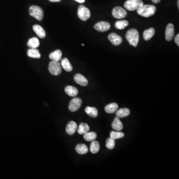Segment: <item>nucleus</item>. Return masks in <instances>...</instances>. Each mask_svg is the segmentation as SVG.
Instances as JSON below:
<instances>
[{
	"instance_id": "nucleus-1",
	"label": "nucleus",
	"mask_w": 179,
	"mask_h": 179,
	"mask_svg": "<svg viewBox=\"0 0 179 179\" xmlns=\"http://www.w3.org/2000/svg\"><path fill=\"white\" fill-rule=\"evenodd\" d=\"M156 8L152 5H145L141 6L137 10L138 14L145 17H150L155 14Z\"/></svg>"
},
{
	"instance_id": "nucleus-2",
	"label": "nucleus",
	"mask_w": 179,
	"mask_h": 179,
	"mask_svg": "<svg viewBox=\"0 0 179 179\" xmlns=\"http://www.w3.org/2000/svg\"><path fill=\"white\" fill-rule=\"evenodd\" d=\"M126 39L134 47L137 46L139 42V33L136 29H132L128 30L126 33Z\"/></svg>"
},
{
	"instance_id": "nucleus-3",
	"label": "nucleus",
	"mask_w": 179,
	"mask_h": 179,
	"mask_svg": "<svg viewBox=\"0 0 179 179\" xmlns=\"http://www.w3.org/2000/svg\"><path fill=\"white\" fill-rule=\"evenodd\" d=\"M143 5L142 0H128L125 2L124 7L126 10L133 11L137 10Z\"/></svg>"
},
{
	"instance_id": "nucleus-4",
	"label": "nucleus",
	"mask_w": 179,
	"mask_h": 179,
	"mask_svg": "<svg viewBox=\"0 0 179 179\" xmlns=\"http://www.w3.org/2000/svg\"><path fill=\"white\" fill-rule=\"evenodd\" d=\"M29 12L30 16L37 20L41 21L43 19V11L42 9L39 6H32L29 9Z\"/></svg>"
},
{
	"instance_id": "nucleus-5",
	"label": "nucleus",
	"mask_w": 179,
	"mask_h": 179,
	"mask_svg": "<svg viewBox=\"0 0 179 179\" xmlns=\"http://www.w3.org/2000/svg\"><path fill=\"white\" fill-rule=\"evenodd\" d=\"M78 16L81 20L86 21L90 17V11L84 5H82L78 9Z\"/></svg>"
},
{
	"instance_id": "nucleus-6",
	"label": "nucleus",
	"mask_w": 179,
	"mask_h": 179,
	"mask_svg": "<svg viewBox=\"0 0 179 179\" xmlns=\"http://www.w3.org/2000/svg\"><path fill=\"white\" fill-rule=\"evenodd\" d=\"M49 71L52 75L58 76L61 73L62 69L61 65L58 61H52L50 62L48 66Z\"/></svg>"
},
{
	"instance_id": "nucleus-7",
	"label": "nucleus",
	"mask_w": 179,
	"mask_h": 179,
	"mask_svg": "<svg viewBox=\"0 0 179 179\" xmlns=\"http://www.w3.org/2000/svg\"><path fill=\"white\" fill-rule=\"evenodd\" d=\"M112 14L113 17L116 19H123L127 16V12L122 8L120 7H116L113 10Z\"/></svg>"
},
{
	"instance_id": "nucleus-8",
	"label": "nucleus",
	"mask_w": 179,
	"mask_h": 179,
	"mask_svg": "<svg viewBox=\"0 0 179 179\" xmlns=\"http://www.w3.org/2000/svg\"><path fill=\"white\" fill-rule=\"evenodd\" d=\"M82 103V100L80 97H74L69 103V110L71 112H76L81 107Z\"/></svg>"
},
{
	"instance_id": "nucleus-9",
	"label": "nucleus",
	"mask_w": 179,
	"mask_h": 179,
	"mask_svg": "<svg viewBox=\"0 0 179 179\" xmlns=\"http://www.w3.org/2000/svg\"><path fill=\"white\" fill-rule=\"evenodd\" d=\"M110 28V23L107 22L101 21L95 24L94 29L100 32H105L109 30Z\"/></svg>"
},
{
	"instance_id": "nucleus-10",
	"label": "nucleus",
	"mask_w": 179,
	"mask_h": 179,
	"mask_svg": "<svg viewBox=\"0 0 179 179\" xmlns=\"http://www.w3.org/2000/svg\"><path fill=\"white\" fill-rule=\"evenodd\" d=\"M174 26L172 23H169L167 26L165 32V38L167 41H171L174 35Z\"/></svg>"
},
{
	"instance_id": "nucleus-11",
	"label": "nucleus",
	"mask_w": 179,
	"mask_h": 179,
	"mask_svg": "<svg viewBox=\"0 0 179 179\" xmlns=\"http://www.w3.org/2000/svg\"><path fill=\"white\" fill-rule=\"evenodd\" d=\"M108 39L112 42V44L115 46L119 45L122 42V37L115 33H111L108 36Z\"/></svg>"
},
{
	"instance_id": "nucleus-12",
	"label": "nucleus",
	"mask_w": 179,
	"mask_h": 179,
	"mask_svg": "<svg viewBox=\"0 0 179 179\" xmlns=\"http://www.w3.org/2000/svg\"><path fill=\"white\" fill-rule=\"evenodd\" d=\"M74 80L76 83L82 86H86L88 84L87 79L80 74H77L75 75Z\"/></svg>"
},
{
	"instance_id": "nucleus-13",
	"label": "nucleus",
	"mask_w": 179,
	"mask_h": 179,
	"mask_svg": "<svg viewBox=\"0 0 179 179\" xmlns=\"http://www.w3.org/2000/svg\"><path fill=\"white\" fill-rule=\"evenodd\" d=\"M77 129V125L74 121H71L68 123L66 128V132L69 135H73Z\"/></svg>"
},
{
	"instance_id": "nucleus-14",
	"label": "nucleus",
	"mask_w": 179,
	"mask_h": 179,
	"mask_svg": "<svg viewBox=\"0 0 179 179\" xmlns=\"http://www.w3.org/2000/svg\"><path fill=\"white\" fill-rule=\"evenodd\" d=\"M33 29L39 37H40L41 39H43L46 36L45 32V29H43V27L41 26L38 24L34 25L33 26Z\"/></svg>"
},
{
	"instance_id": "nucleus-15",
	"label": "nucleus",
	"mask_w": 179,
	"mask_h": 179,
	"mask_svg": "<svg viewBox=\"0 0 179 179\" xmlns=\"http://www.w3.org/2000/svg\"><path fill=\"white\" fill-rule=\"evenodd\" d=\"M65 92L68 96L76 97L78 94V90L76 88L71 86H67L65 88Z\"/></svg>"
},
{
	"instance_id": "nucleus-16",
	"label": "nucleus",
	"mask_w": 179,
	"mask_h": 179,
	"mask_svg": "<svg viewBox=\"0 0 179 179\" xmlns=\"http://www.w3.org/2000/svg\"><path fill=\"white\" fill-rule=\"evenodd\" d=\"M112 128L116 131H122L123 129V125L118 117L115 118L112 125Z\"/></svg>"
},
{
	"instance_id": "nucleus-17",
	"label": "nucleus",
	"mask_w": 179,
	"mask_h": 179,
	"mask_svg": "<svg viewBox=\"0 0 179 179\" xmlns=\"http://www.w3.org/2000/svg\"><path fill=\"white\" fill-rule=\"evenodd\" d=\"M27 56L31 58H40L41 57V55L39 50L36 48H30L27 50Z\"/></svg>"
},
{
	"instance_id": "nucleus-18",
	"label": "nucleus",
	"mask_w": 179,
	"mask_h": 179,
	"mask_svg": "<svg viewBox=\"0 0 179 179\" xmlns=\"http://www.w3.org/2000/svg\"><path fill=\"white\" fill-rule=\"evenodd\" d=\"M155 34V29L153 27L146 29L143 32V39L147 41L150 39Z\"/></svg>"
},
{
	"instance_id": "nucleus-19",
	"label": "nucleus",
	"mask_w": 179,
	"mask_h": 179,
	"mask_svg": "<svg viewBox=\"0 0 179 179\" xmlns=\"http://www.w3.org/2000/svg\"><path fill=\"white\" fill-rule=\"evenodd\" d=\"M61 65L63 69H64L66 71L70 72L73 70V67H72V65L71 64L70 62L69 61V60L66 58H65L61 60Z\"/></svg>"
},
{
	"instance_id": "nucleus-20",
	"label": "nucleus",
	"mask_w": 179,
	"mask_h": 179,
	"mask_svg": "<svg viewBox=\"0 0 179 179\" xmlns=\"http://www.w3.org/2000/svg\"><path fill=\"white\" fill-rule=\"evenodd\" d=\"M76 152L81 155H83L87 153L89 151L88 148L86 145L84 144H79L76 146L75 148Z\"/></svg>"
},
{
	"instance_id": "nucleus-21",
	"label": "nucleus",
	"mask_w": 179,
	"mask_h": 179,
	"mask_svg": "<svg viewBox=\"0 0 179 179\" xmlns=\"http://www.w3.org/2000/svg\"><path fill=\"white\" fill-rule=\"evenodd\" d=\"M116 112V116L119 118H125L129 116L131 113L130 110L127 108L119 109V110H117Z\"/></svg>"
},
{
	"instance_id": "nucleus-22",
	"label": "nucleus",
	"mask_w": 179,
	"mask_h": 179,
	"mask_svg": "<svg viewBox=\"0 0 179 179\" xmlns=\"http://www.w3.org/2000/svg\"><path fill=\"white\" fill-rule=\"evenodd\" d=\"M62 57V51L61 50H56L50 53L49 55V58L53 61H59L61 60Z\"/></svg>"
},
{
	"instance_id": "nucleus-23",
	"label": "nucleus",
	"mask_w": 179,
	"mask_h": 179,
	"mask_svg": "<svg viewBox=\"0 0 179 179\" xmlns=\"http://www.w3.org/2000/svg\"><path fill=\"white\" fill-rule=\"evenodd\" d=\"M85 112L89 116L92 118H96L98 115V111L96 107L87 106L85 109Z\"/></svg>"
},
{
	"instance_id": "nucleus-24",
	"label": "nucleus",
	"mask_w": 179,
	"mask_h": 179,
	"mask_svg": "<svg viewBox=\"0 0 179 179\" xmlns=\"http://www.w3.org/2000/svg\"><path fill=\"white\" fill-rule=\"evenodd\" d=\"M118 105L117 103H111L110 104L107 105L106 107H105V111L108 113H115L118 110Z\"/></svg>"
},
{
	"instance_id": "nucleus-25",
	"label": "nucleus",
	"mask_w": 179,
	"mask_h": 179,
	"mask_svg": "<svg viewBox=\"0 0 179 179\" xmlns=\"http://www.w3.org/2000/svg\"><path fill=\"white\" fill-rule=\"evenodd\" d=\"M27 45L29 48H36L39 46V39L35 37L31 38L27 42Z\"/></svg>"
},
{
	"instance_id": "nucleus-26",
	"label": "nucleus",
	"mask_w": 179,
	"mask_h": 179,
	"mask_svg": "<svg viewBox=\"0 0 179 179\" xmlns=\"http://www.w3.org/2000/svg\"><path fill=\"white\" fill-rule=\"evenodd\" d=\"M97 135L95 132H88L84 135V139L87 141H93L97 138Z\"/></svg>"
},
{
	"instance_id": "nucleus-27",
	"label": "nucleus",
	"mask_w": 179,
	"mask_h": 179,
	"mask_svg": "<svg viewBox=\"0 0 179 179\" xmlns=\"http://www.w3.org/2000/svg\"><path fill=\"white\" fill-rule=\"evenodd\" d=\"M89 130L90 128L87 123H82L79 125V128L78 129V132L80 134H84L85 133L89 132Z\"/></svg>"
},
{
	"instance_id": "nucleus-28",
	"label": "nucleus",
	"mask_w": 179,
	"mask_h": 179,
	"mask_svg": "<svg viewBox=\"0 0 179 179\" xmlns=\"http://www.w3.org/2000/svg\"><path fill=\"white\" fill-rule=\"evenodd\" d=\"M100 148V144L97 141L94 140L91 144L90 151L92 153L96 154L99 152Z\"/></svg>"
},
{
	"instance_id": "nucleus-29",
	"label": "nucleus",
	"mask_w": 179,
	"mask_h": 179,
	"mask_svg": "<svg viewBox=\"0 0 179 179\" xmlns=\"http://www.w3.org/2000/svg\"><path fill=\"white\" fill-rule=\"evenodd\" d=\"M129 24L128 21L126 20H119L115 23V27L119 29H123Z\"/></svg>"
},
{
	"instance_id": "nucleus-30",
	"label": "nucleus",
	"mask_w": 179,
	"mask_h": 179,
	"mask_svg": "<svg viewBox=\"0 0 179 179\" xmlns=\"http://www.w3.org/2000/svg\"><path fill=\"white\" fill-rule=\"evenodd\" d=\"M124 136H125V134L122 132H120V131H113L110 133V137L115 140L122 138Z\"/></svg>"
},
{
	"instance_id": "nucleus-31",
	"label": "nucleus",
	"mask_w": 179,
	"mask_h": 179,
	"mask_svg": "<svg viewBox=\"0 0 179 179\" xmlns=\"http://www.w3.org/2000/svg\"><path fill=\"white\" fill-rule=\"evenodd\" d=\"M106 147L109 149H113L115 146V140L111 137L107 138L106 141Z\"/></svg>"
},
{
	"instance_id": "nucleus-32",
	"label": "nucleus",
	"mask_w": 179,
	"mask_h": 179,
	"mask_svg": "<svg viewBox=\"0 0 179 179\" xmlns=\"http://www.w3.org/2000/svg\"><path fill=\"white\" fill-rule=\"evenodd\" d=\"M175 42L176 43L177 45H178V46H179V34H178V35H177L176 36V37L175 38Z\"/></svg>"
},
{
	"instance_id": "nucleus-33",
	"label": "nucleus",
	"mask_w": 179,
	"mask_h": 179,
	"mask_svg": "<svg viewBox=\"0 0 179 179\" xmlns=\"http://www.w3.org/2000/svg\"><path fill=\"white\" fill-rule=\"evenodd\" d=\"M152 1L154 4H158L160 2L161 0H152Z\"/></svg>"
},
{
	"instance_id": "nucleus-34",
	"label": "nucleus",
	"mask_w": 179,
	"mask_h": 179,
	"mask_svg": "<svg viewBox=\"0 0 179 179\" xmlns=\"http://www.w3.org/2000/svg\"><path fill=\"white\" fill-rule=\"evenodd\" d=\"M74 1L77 2H78V3H84L85 1V0H74Z\"/></svg>"
},
{
	"instance_id": "nucleus-35",
	"label": "nucleus",
	"mask_w": 179,
	"mask_h": 179,
	"mask_svg": "<svg viewBox=\"0 0 179 179\" xmlns=\"http://www.w3.org/2000/svg\"><path fill=\"white\" fill-rule=\"evenodd\" d=\"M49 1L51 2H59L61 1V0H49Z\"/></svg>"
},
{
	"instance_id": "nucleus-36",
	"label": "nucleus",
	"mask_w": 179,
	"mask_h": 179,
	"mask_svg": "<svg viewBox=\"0 0 179 179\" xmlns=\"http://www.w3.org/2000/svg\"><path fill=\"white\" fill-rule=\"evenodd\" d=\"M178 8H179V0H178V3H177Z\"/></svg>"
}]
</instances>
